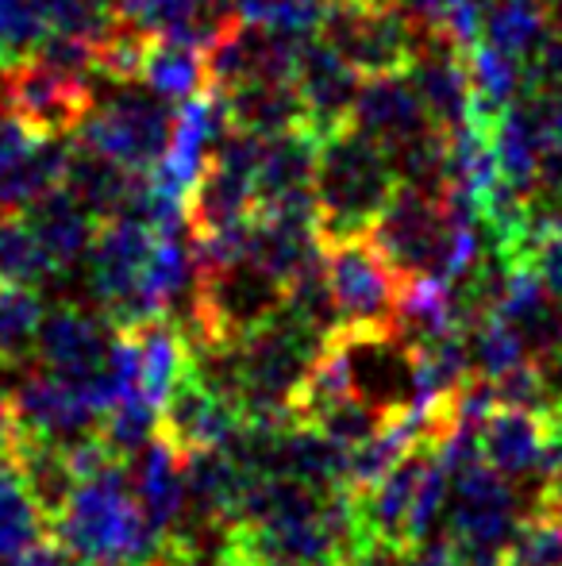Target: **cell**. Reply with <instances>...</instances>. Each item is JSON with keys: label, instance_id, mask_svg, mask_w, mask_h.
I'll return each mask as SVG.
<instances>
[{"label": "cell", "instance_id": "1", "mask_svg": "<svg viewBox=\"0 0 562 566\" xmlns=\"http://www.w3.org/2000/svg\"><path fill=\"white\" fill-rule=\"evenodd\" d=\"M51 536L77 566H197L185 539L166 536L142 513L131 462L116 459L77 482L70 505L51 521Z\"/></svg>", "mask_w": 562, "mask_h": 566}, {"label": "cell", "instance_id": "2", "mask_svg": "<svg viewBox=\"0 0 562 566\" xmlns=\"http://www.w3.org/2000/svg\"><path fill=\"white\" fill-rule=\"evenodd\" d=\"M401 181L397 158L354 124L324 135L312 178L320 247L370 235Z\"/></svg>", "mask_w": 562, "mask_h": 566}, {"label": "cell", "instance_id": "3", "mask_svg": "<svg viewBox=\"0 0 562 566\" xmlns=\"http://www.w3.org/2000/svg\"><path fill=\"white\" fill-rule=\"evenodd\" d=\"M324 343L328 339L308 328L289 305L258 324L251 336L232 343V386L243 401V412L251 420H297L293 397Z\"/></svg>", "mask_w": 562, "mask_h": 566}, {"label": "cell", "instance_id": "4", "mask_svg": "<svg viewBox=\"0 0 562 566\" xmlns=\"http://www.w3.org/2000/svg\"><path fill=\"white\" fill-rule=\"evenodd\" d=\"M320 39L362 77L409 74L424 39V23L382 0H331Z\"/></svg>", "mask_w": 562, "mask_h": 566}, {"label": "cell", "instance_id": "5", "mask_svg": "<svg viewBox=\"0 0 562 566\" xmlns=\"http://www.w3.org/2000/svg\"><path fill=\"white\" fill-rule=\"evenodd\" d=\"M173 108L147 85H113L108 97H97L93 113L74 132V143L128 166L136 174H150L170 147Z\"/></svg>", "mask_w": 562, "mask_h": 566}, {"label": "cell", "instance_id": "6", "mask_svg": "<svg viewBox=\"0 0 562 566\" xmlns=\"http://www.w3.org/2000/svg\"><path fill=\"white\" fill-rule=\"evenodd\" d=\"M331 297L339 308V332H397L405 274L378 251L370 235L324 247Z\"/></svg>", "mask_w": 562, "mask_h": 566}, {"label": "cell", "instance_id": "7", "mask_svg": "<svg viewBox=\"0 0 562 566\" xmlns=\"http://www.w3.org/2000/svg\"><path fill=\"white\" fill-rule=\"evenodd\" d=\"M524 516V501L517 497L512 478L494 470L486 459L450 474L447 532L458 539L466 559H501Z\"/></svg>", "mask_w": 562, "mask_h": 566}, {"label": "cell", "instance_id": "8", "mask_svg": "<svg viewBox=\"0 0 562 566\" xmlns=\"http://www.w3.org/2000/svg\"><path fill=\"white\" fill-rule=\"evenodd\" d=\"M450 231H455V224H450L447 209H443V197L427 193L413 181H401L390 209L382 212V220L370 231V239L393 262L397 274L416 277L443 274Z\"/></svg>", "mask_w": 562, "mask_h": 566}, {"label": "cell", "instance_id": "9", "mask_svg": "<svg viewBox=\"0 0 562 566\" xmlns=\"http://www.w3.org/2000/svg\"><path fill=\"white\" fill-rule=\"evenodd\" d=\"M0 82H4V97L12 101L15 113L46 139H74V132L97 105V82L66 74L39 54L28 66L0 74Z\"/></svg>", "mask_w": 562, "mask_h": 566}, {"label": "cell", "instance_id": "10", "mask_svg": "<svg viewBox=\"0 0 562 566\" xmlns=\"http://www.w3.org/2000/svg\"><path fill=\"white\" fill-rule=\"evenodd\" d=\"M12 397L28 436L74 448L85 436L100 432V409L89 389H85V381L77 378L35 366V370H23Z\"/></svg>", "mask_w": 562, "mask_h": 566}, {"label": "cell", "instance_id": "11", "mask_svg": "<svg viewBox=\"0 0 562 566\" xmlns=\"http://www.w3.org/2000/svg\"><path fill=\"white\" fill-rule=\"evenodd\" d=\"M351 363L354 397L378 409L385 420L405 417L416 405L413 347L401 332H339Z\"/></svg>", "mask_w": 562, "mask_h": 566}, {"label": "cell", "instance_id": "12", "mask_svg": "<svg viewBox=\"0 0 562 566\" xmlns=\"http://www.w3.org/2000/svg\"><path fill=\"white\" fill-rule=\"evenodd\" d=\"M351 124L359 132H367L370 139L382 143L393 158H401L413 143H421L424 135H432L439 127L409 74L362 77Z\"/></svg>", "mask_w": 562, "mask_h": 566}, {"label": "cell", "instance_id": "13", "mask_svg": "<svg viewBox=\"0 0 562 566\" xmlns=\"http://www.w3.org/2000/svg\"><path fill=\"white\" fill-rule=\"evenodd\" d=\"M559 440L555 409H520V405H497L481 424V459L505 478H540L551 467Z\"/></svg>", "mask_w": 562, "mask_h": 566}, {"label": "cell", "instance_id": "14", "mask_svg": "<svg viewBox=\"0 0 562 566\" xmlns=\"http://www.w3.org/2000/svg\"><path fill=\"white\" fill-rule=\"evenodd\" d=\"M116 328L105 316H93L82 305H54L39 324L35 339V366L66 378L89 381L105 370L108 350H113Z\"/></svg>", "mask_w": 562, "mask_h": 566}, {"label": "cell", "instance_id": "15", "mask_svg": "<svg viewBox=\"0 0 562 566\" xmlns=\"http://www.w3.org/2000/svg\"><path fill=\"white\" fill-rule=\"evenodd\" d=\"M297 90L308 108V124L320 135H331L351 124L362 74L347 59H339L320 35H308L297 59Z\"/></svg>", "mask_w": 562, "mask_h": 566}, {"label": "cell", "instance_id": "16", "mask_svg": "<svg viewBox=\"0 0 562 566\" xmlns=\"http://www.w3.org/2000/svg\"><path fill=\"white\" fill-rule=\"evenodd\" d=\"M131 485L142 513L158 532H178L185 524L189 490H185V451L170 436L155 432L150 443L131 459Z\"/></svg>", "mask_w": 562, "mask_h": 566}, {"label": "cell", "instance_id": "17", "mask_svg": "<svg viewBox=\"0 0 562 566\" xmlns=\"http://www.w3.org/2000/svg\"><path fill=\"white\" fill-rule=\"evenodd\" d=\"M324 135L312 124H300L293 132L263 139V158H258V205H274L285 197L312 193L316 158H320Z\"/></svg>", "mask_w": 562, "mask_h": 566}, {"label": "cell", "instance_id": "18", "mask_svg": "<svg viewBox=\"0 0 562 566\" xmlns=\"http://www.w3.org/2000/svg\"><path fill=\"white\" fill-rule=\"evenodd\" d=\"M28 220L35 228L39 243L46 247L51 262L59 266V274L74 270L77 262H85L93 247V235H97L100 220L77 201V193L70 186H59L54 193H46L43 201H35L28 209Z\"/></svg>", "mask_w": 562, "mask_h": 566}, {"label": "cell", "instance_id": "19", "mask_svg": "<svg viewBox=\"0 0 562 566\" xmlns=\"http://www.w3.org/2000/svg\"><path fill=\"white\" fill-rule=\"evenodd\" d=\"M227 105H232V132H247L258 139L308 124L297 82H247L227 93Z\"/></svg>", "mask_w": 562, "mask_h": 566}, {"label": "cell", "instance_id": "20", "mask_svg": "<svg viewBox=\"0 0 562 566\" xmlns=\"http://www.w3.org/2000/svg\"><path fill=\"white\" fill-rule=\"evenodd\" d=\"M51 536V516L31 493L20 462L0 459V559Z\"/></svg>", "mask_w": 562, "mask_h": 566}, {"label": "cell", "instance_id": "21", "mask_svg": "<svg viewBox=\"0 0 562 566\" xmlns=\"http://www.w3.org/2000/svg\"><path fill=\"white\" fill-rule=\"evenodd\" d=\"M142 85L166 97L170 105H181L193 93L209 85V62H204V46L178 43L155 31L147 51V66H142Z\"/></svg>", "mask_w": 562, "mask_h": 566}, {"label": "cell", "instance_id": "22", "mask_svg": "<svg viewBox=\"0 0 562 566\" xmlns=\"http://www.w3.org/2000/svg\"><path fill=\"white\" fill-rule=\"evenodd\" d=\"M486 39L524 62L555 28V0H481Z\"/></svg>", "mask_w": 562, "mask_h": 566}, {"label": "cell", "instance_id": "23", "mask_svg": "<svg viewBox=\"0 0 562 566\" xmlns=\"http://www.w3.org/2000/svg\"><path fill=\"white\" fill-rule=\"evenodd\" d=\"M54 277H59V266L39 243L28 212H0V282L43 290Z\"/></svg>", "mask_w": 562, "mask_h": 566}, {"label": "cell", "instance_id": "24", "mask_svg": "<svg viewBox=\"0 0 562 566\" xmlns=\"http://www.w3.org/2000/svg\"><path fill=\"white\" fill-rule=\"evenodd\" d=\"M494 150H497V166H501V178L536 197V178H540V135H536L532 108L520 97L505 108L501 124H497V132H494Z\"/></svg>", "mask_w": 562, "mask_h": 566}, {"label": "cell", "instance_id": "25", "mask_svg": "<svg viewBox=\"0 0 562 566\" xmlns=\"http://www.w3.org/2000/svg\"><path fill=\"white\" fill-rule=\"evenodd\" d=\"M46 308L31 285L0 282V358L8 366L35 363V339Z\"/></svg>", "mask_w": 562, "mask_h": 566}, {"label": "cell", "instance_id": "26", "mask_svg": "<svg viewBox=\"0 0 562 566\" xmlns=\"http://www.w3.org/2000/svg\"><path fill=\"white\" fill-rule=\"evenodd\" d=\"M54 35L43 0H0V74L28 66Z\"/></svg>", "mask_w": 562, "mask_h": 566}, {"label": "cell", "instance_id": "27", "mask_svg": "<svg viewBox=\"0 0 562 566\" xmlns=\"http://www.w3.org/2000/svg\"><path fill=\"white\" fill-rule=\"evenodd\" d=\"M155 31L120 20L108 35L97 39V82L105 85H142V66Z\"/></svg>", "mask_w": 562, "mask_h": 566}, {"label": "cell", "instance_id": "28", "mask_svg": "<svg viewBox=\"0 0 562 566\" xmlns=\"http://www.w3.org/2000/svg\"><path fill=\"white\" fill-rule=\"evenodd\" d=\"M463 59H466L470 85L481 97H489L501 108H509L512 101L520 97V59H512L509 51H501V46H494L489 39H481L470 51H463Z\"/></svg>", "mask_w": 562, "mask_h": 566}, {"label": "cell", "instance_id": "29", "mask_svg": "<svg viewBox=\"0 0 562 566\" xmlns=\"http://www.w3.org/2000/svg\"><path fill=\"white\" fill-rule=\"evenodd\" d=\"M505 566H562V521L528 509L501 555Z\"/></svg>", "mask_w": 562, "mask_h": 566}, {"label": "cell", "instance_id": "30", "mask_svg": "<svg viewBox=\"0 0 562 566\" xmlns=\"http://www.w3.org/2000/svg\"><path fill=\"white\" fill-rule=\"evenodd\" d=\"M331 0H232V8L251 23L285 31V35H320Z\"/></svg>", "mask_w": 562, "mask_h": 566}, {"label": "cell", "instance_id": "31", "mask_svg": "<svg viewBox=\"0 0 562 566\" xmlns=\"http://www.w3.org/2000/svg\"><path fill=\"white\" fill-rule=\"evenodd\" d=\"M312 424L351 451V448H359V443H367L374 432H382L385 417L378 409H370L367 401H359V397H343V401L328 405Z\"/></svg>", "mask_w": 562, "mask_h": 566}, {"label": "cell", "instance_id": "32", "mask_svg": "<svg viewBox=\"0 0 562 566\" xmlns=\"http://www.w3.org/2000/svg\"><path fill=\"white\" fill-rule=\"evenodd\" d=\"M43 8L54 31H66V35L100 39L120 23L116 0H43Z\"/></svg>", "mask_w": 562, "mask_h": 566}, {"label": "cell", "instance_id": "33", "mask_svg": "<svg viewBox=\"0 0 562 566\" xmlns=\"http://www.w3.org/2000/svg\"><path fill=\"white\" fill-rule=\"evenodd\" d=\"M46 135L35 132L20 113L12 108V101L4 97V82H0V186L43 147Z\"/></svg>", "mask_w": 562, "mask_h": 566}, {"label": "cell", "instance_id": "34", "mask_svg": "<svg viewBox=\"0 0 562 566\" xmlns=\"http://www.w3.org/2000/svg\"><path fill=\"white\" fill-rule=\"evenodd\" d=\"M224 0H116V15L136 28H147V31H162L170 28L173 20L189 12H201V8H216Z\"/></svg>", "mask_w": 562, "mask_h": 566}, {"label": "cell", "instance_id": "35", "mask_svg": "<svg viewBox=\"0 0 562 566\" xmlns=\"http://www.w3.org/2000/svg\"><path fill=\"white\" fill-rule=\"evenodd\" d=\"M466 555L450 532H435L401 552V566H463Z\"/></svg>", "mask_w": 562, "mask_h": 566}, {"label": "cell", "instance_id": "36", "mask_svg": "<svg viewBox=\"0 0 562 566\" xmlns=\"http://www.w3.org/2000/svg\"><path fill=\"white\" fill-rule=\"evenodd\" d=\"M520 101L532 108L540 143H559L562 147V82L543 93H528V97H520Z\"/></svg>", "mask_w": 562, "mask_h": 566}, {"label": "cell", "instance_id": "37", "mask_svg": "<svg viewBox=\"0 0 562 566\" xmlns=\"http://www.w3.org/2000/svg\"><path fill=\"white\" fill-rule=\"evenodd\" d=\"M0 566H77L74 559H70V552L59 544L54 536L39 539V544L23 547V552L8 555V559H0Z\"/></svg>", "mask_w": 562, "mask_h": 566}, {"label": "cell", "instance_id": "38", "mask_svg": "<svg viewBox=\"0 0 562 566\" xmlns=\"http://www.w3.org/2000/svg\"><path fill=\"white\" fill-rule=\"evenodd\" d=\"M23 443V420L15 409L12 389H0V459H15Z\"/></svg>", "mask_w": 562, "mask_h": 566}, {"label": "cell", "instance_id": "39", "mask_svg": "<svg viewBox=\"0 0 562 566\" xmlns=\"http://www.w3.org/2000/svg\"><path fill=\"white\" fill-rule=\"evenodd\" d=\"M351 566H401V552L390 544H374L370 552H362Z\"/></svg>", "mask_w": 562, "mask_h": 566}, {"label": "cell", "instance_id": "40", "mask_svg": "<svg viewBox=\"0 0 562 566\" xmlns=\"http://www.w3.org/2000/svg\"><path fill=\"white\" fill-rule=\"evenodd\" d=\"M382 4H393V8H405V12H413L416 0H382Z\"/></svg>", "mask_w": 562, "mask_h": 566}, {"label": "cell", "instance_id": "41", "mask_svg": "<svg viewBox=\"0 0 562 566\" xmlns=\"http://www.w3.org/2000/svg\"><path fill=\"white\" fill-rule=\"evenodd\" d=\"M463 566H505L501 559H466Z\"/></svg>", "mask_w": 562, "mask_h": 566}, {"label": "cell", "instance_id": "42", "mask_svg": "<svg viewBox=\"0 0 562 566\" xmlns=\"http://www.w3.org/2000/svg\"><path fill=\"white\" fill-rule=\"evenodd\" d=\"M4 370H12V366H8V363H4V358H0V374H4Z\"/></svg>", "mask_w": 562, "mask_h": 566}]
</instances>
